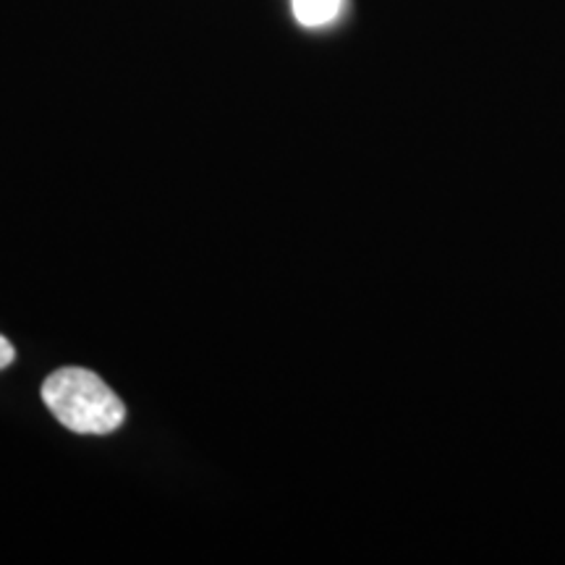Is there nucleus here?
<instances>
[{"instance_id":"1","label":"nucleus","mask_w":565,"mask_h":565,"mask_svg":"<svg viewBox=\"0 0 565 565\" xmlns=\"http://www.w3.org/2000/svg\"><path fill=\"white\" fill-rule=\"evenodd\" d=\"M42 401L63 427L79 435H108L124 424L126 408L116 393L82 366H63L42 383Z\"/></svg>"},{"instance_id":"2","label":"nucleus","mask_w":565,"mask_h":565,"mask_svg":"<svg viewBox=\"0 0 565 565\" xmlns=\"http://www.w3.org/2000/svg\"><path fill=\"white\" fill-rule=\"evenodd\" d=\"M294 17L301 26H328L343 9V0H291Z\"/></svg>"},{"instance_id":"3","label":"nucleus","mask_w":565,"mask_h":565,"mask_svg":"<svg viewBox=\"0 0 565 565\" xmlns=\"http://www.w3.org/2000/svg\"><path fill=\"white\" fill-rule=\"evenodd\" d=\"M13 359H17V349H13V343L9 341V338L0 335V370H6Z\"/></svg>"}]
</instances>
